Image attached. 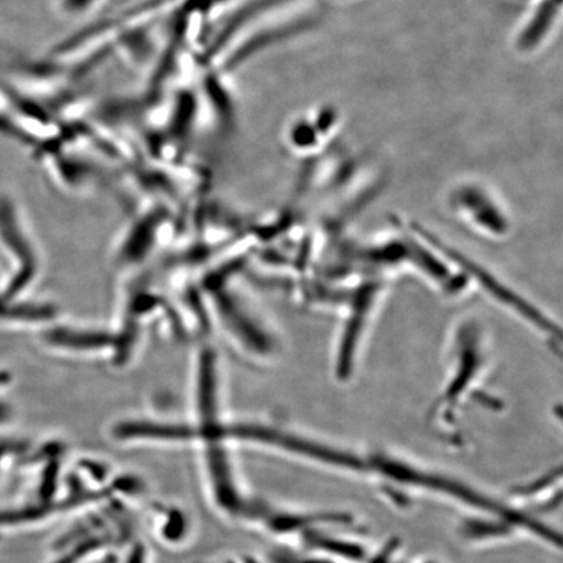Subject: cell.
<instances>
[{"label": "cell", "instance_id": "cell-2", "mask_svg": "<svg viewBox=\"0 0 563 563\" xmlns=\"http://www.w3.org/2000/svg\"><path fill=\"white\" fill-rule=\"evenodd\" d=\"M4 311H5L4 300L2 297H0V314L3 316Z\"/></svg>", "mask_w": 563, "mask_h": 563}, {"label": "cell", "instance_id": "cell-1", "mask_svg": "<svg viewBox=\"0 0 563 563\" xmlns=\"http://www.w3.org/2000/svg\"><path fill=\"white\" fill-rule=\"evenodd\" d=\"M0 236L3 242L15 252V255L23 260V269H21L19 276L13 278L12 284L4 292V300L15 297V295L23 288L27 280L33 276L34 262L31 255L30 246L25 242L23 234H21L15 213L11 203L4 199H0Z\"/></svg>", "mask_w": 563, "mask_h": 563}]
</instances>
